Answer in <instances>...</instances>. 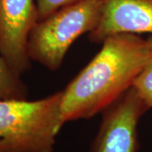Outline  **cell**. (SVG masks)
<instances>
[{"instance_id": "6da1fadb", "label": "cell", "mask_w": 152, "mask_h": 152, "mask_svg": "<svg viewBox=\"0 0 152 152\" xmlns=\"http://www.w3.org/2000/svg\"><path fill=\"white\" fill-rule=\"evenodd\" d=\"M101 50L63 90L64 124L102 113L133 86L152 53V35L107 37Z\"/></svg>"}, {"instance_id": "7a4b0ae2", "label": "cell", "mask_w": 152, "mask_h": 152, "mask_svg": "<svg viewBox=\"0 0 152 152\" xmlns=\"http://www.w3.org/2000/svg\"><path fill=\"white\" fill-rule=\"evenodd\" d=\"M62 102L63 91L35 101L0 99V140L10 152H54Z\"/></svg>"}, {"instance_id": "3957f363", "label": "cell", "mask_w": 152, "mask_h": 152, "mask_svg": "<svg viewBox=\"0 0 152 152\" xmlns=\"http://www.w3.org/2000/svg\"><path fill=\"white\" fill-rule=\"evenodd\" d=\"M102 8L103 0H83L39 20L28 40L31 60L49 70L58 69L72 44L96 28Z\"/></svg>"}, {"instance_id": "277c9868", "label": "cell", "mask_w": 152, "mask_h": 152, "mask_svg": "<svg viewBox=\"0 0 152 152\" xmlns=\"http://www.w3.org/2000/svg\"><path fill=\"white\" fill-rule=\"evenodd\" d=\"M149 108L131 87L102 113L89 152H139L138 127Z\"/></svg>"}, {"instance_id": "5b68a950", "label": "cell", "mask_w": 152, "mask_h": 152, "mask_svg": "<svg viewBox=\"0 0 152 152\" xmlns=\"http://www.w3.org/2000/svg\"><path fill=\"white\" fill-rule=\"evenodd\" d=\"M37 21L35 0H0V56L20 75L31 65L28 40Z\"/></svg>"}, {"instance_id": "8992f818", "label": "cell", "mask_w": 152, "mask_h": 152, "mask_svg": "<svg viewBox=\"0 0 152 152\" xmlns=\"http://www.w3.org/2000/svg\"><path fill=\"white\" fill-rule=\"evenodd\" d=\"M152 35V0H103L102 15L89 34L94 43H102L117 34Z\"/></svg>"}, {"instance_id": "52a82bcc", "label": "cell", "mask_w": 152, "mask_h": 152, "mask_svg": "<svg viewBox=\"0 0 152 152\" xmlns=\"http://www.w3.org/2000/svg\"><path fill=\"white\" fill-rule=\"evenodd\" d=\"M20 77L0 56V99H27V86Z\"/></svg>"}, {"instance_id": "ba28073f", "label": "cell", "mask_w": 152, "mask_h": 152, "mask_svg": "<svg viewBox=\"0 0 152 152\" xmlns=\"http://www.w3.org/2000/svg\"><path fill=\"white\" fill-rule=\"evenodd\" d=\"M133 88L150 109L152 108V53L135 78Z\"/></svg>"}, {"instance_id": "9c48e42d", "label": "cell", "mask_w": 152, "mask_h": 152, "mask_svg": "<svg viewBox=\"0 0 152 152\" xmlns=\"http://www.w3.org/2000/svg\"><path fill=\"white\" fill-rule=\"evenodd\" d=\"M80 1L83 0H36L38 12V20L48 16L61 8Z\"/></svg>"}, {"instance_id": "30bf717a", "label": "cell", "mask_w": 152, "mask_h": 152, "mask_svg": "<svg viewBox=\"0 0 152 152\" xmlns=\"http://www.w3.org/2000/svg\"><path fill=\"white\" fill-rule=\"evenodd\" d=\"M0 152H10L8 144L3 140H0Z\"/></svg>"}]
</instances>
